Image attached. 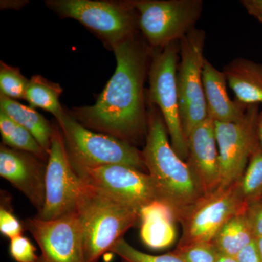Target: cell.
I'll list each match as a JSON object with an SVG mask.
<instances>
[{"instance_id":"obj_25","label":"cell","mask_w":262,"mask_h":262,"mask_svg":"<svg viewBox=\"0 0 262 262\" xmlns=\"http://www.w3.org/2000/svg\"><path fill=\"white\" fill-rule=\"evenodd\" d=\"M110 251L117 255L121 262H184L174 251L159 256L141 252L130 246L124 238L117 241Z\"/></svg>"},{"instance_id":"obj_33","label":"cell","mask_w":262,"mask_h":262,"mask_svg":"<svg viewBox=\"0 0 262 262\" xmlns=\"http://www.w3.org/2000/svg\"><path fill=\"white\" fill-rule=\"evenodd\" d=\"M257 134L260 145L262 146V111L258 114L257 120Z\"/></svg>"},{"instance_id":"obj_28","label":"cell","mask_w":262,"mask_h":262,"mask_svg":"<svg viewBox=\"0 0 262 262\" xmlns=\"http://www.w3.org/2000/svg\"><path fill=\"white\" fill-rule=\"evenodd\" d=\"M23 226L9 209L2 205L0 208V232L3 235L10 239L22 235Z\"/></svg>"},{"instance_id":"obj_5","label":"cell","mask_w":262,"mask_h":262,"mask_svg":"<svg viewBox=\"0 0 262 262\" xmlns=\"http://www.w3.org/2000/svg\"><path fill=\"white\" fill-rule=\"evenodd\" d=\"M46 4L60 18L80 22L110 50L139 32V15L130 1L48 0Z\"/></svg>"},{"instance_id":"obj_22","label":"cell","mask_w":262,"mask_h":262,"mask_svg":"<svg viewBox=\"0 0 262 262\" xmlns=\"http://www.w3.org/2000/svg\"><path fill=\"white\" fill-rule=\"evenodd\" d=\"M0 134L3 144L11 149L35 155L48 162L49 154L27 129L0 111Z\"/></svg>"},{"instance_id":"obj_35","label":"cell","mask_w":262,"mask_h":262,"mask_svg":"<svg viewBox=\"0 0 262 262\" xmlns=\"http://www.w3.org/2000/svg\"><path fill=\"white\" fill-rule=\"evenodd\" d=\"M256 244L262 261V238L256 239Z\"/></svg>"},{"instance_id":"obj_11","label":"cell","mask_w":262,"mask_h":262,"mask_svg":"<svg viewBox=\"0 0 262 262\" xmlns=\"http://www.w3.org/2000/svg\"><path fill=\"white\" fill-rule=\"evenodd\" d=\"M258 104L248 105L238 121L215 123L221 169L220 187H227L242 177L250 158L259 144Z\"/></svg>"},{"instance_id":"obj_7","label":"cell","mask_w":262,"mask_h":262,"mask_svg":"<svg viewBox=\"0 0 262 262\" xmlns=\"http://www.w3.org/2000/svg\"><path fill=\"white\" fill-rule=\"evenodd\" d=\"M139 15L143 37L153 50L179 42L195 27L203 10L202 0H129Z\"/></svg>"},{"instance_id":"obj_24","label":"cell","mask_w":262,"mask_h":262,"mask_svg":"<svg viewBox=\"0 0 262 262\" xmlns=\"http://www.w3.org/2000/svg\"><path fill=\"white\" fill-rule=\"evenodd\" d=\"M29 80L16 67L0 62V93L12 99H25Z\"/></svg>"},{"instance_id":"obj_19","label":"cell","mask_w":262,"mask_h":262,"mask_svg":"<svg viewBox=\"0 0 262 262\" xmlns=\"http://www.w3.org/2000/svg\"><path fill=\"white\" fill-rule=\"evenodd\" d=\"M0 111L27 129L49 154L53 137V124L32 107L0 95Z\"/></svg>"},{"instance_id":"obj_6","label":"cell","mask_w":262,"mask_h":262,"mask_svg":"<svg viewBox=\"0 0 262 262\" xmlns=\"http://www.w3.org/2000/svg\"><path fill=\"white\" fill-rule=\"evenodd\" d=\"M180 58V41L170 43L162 49L153 50L150 63L148 106L159 108L166 125L170 144L184 161L189 155L188 139L183 130L179 106L177 69Z\"/></svg>"},{"instance_id":"obj_13","label":"cell","mask_w":262,"mask_h":262,"mask_svg":"<svg viewBox=\"0 0 262 262\" xmlns=\"http://www.w3.org/2000/svg\"><path fill=\"white\" fill-rule=\"evenodd\" d=\"M24 226L40 248L37 262H85L77 212L53 220L27 219Z\"/></svg>"},{"instance_id":"obj_21","label":"cell","mask_w":262,"mask_h":262,"mask_svg":"<svg viewBox=\"0 0 262 262\" xmlns=\"http://www.w3.org/2000/svg\"><path fill=\"white\" fill-rule=\"evenodd\" d=\"M62 93L63 89L59 84L51 82L41 75H34L29 80L26 100L32 107L49 112L57 120L65 113L59 100Z\"/></svg>"},{"instance_id":"obj_10","label":"cell","mask_w":262,"mask_h":262,"mask_svg":"<svg viewBox=\"0 0 262 262\" xmlns=\"http://www.w3.org/2000/svg\"><path fill=\"white\" fill-rule=\"evenodd\" d=\"M82 182L75 171L58 124H53V137L46 175V201L36 217L53 220L77 209Z\"/></svg>"},{"instance_id":"obj_15","label":"cell","mask_w":262,"mask_h":262,"mask_svg":"<svg viewBox=\"0 0 262 262\" xmlns=\"http://www.w3.org/2000/svg\"><path fill=\"white\" fill-rule=\"evenodd\" d=\"M187 163L199 183L203 194L221 186V169L215 135V123L208 117L188 136Z\"/></svg>"},{"instance_id":"obj_34","label":"cell","mask_w":262,"mask_h":262,"mask_svg":"<svg viewBox=\"0 0 262 262\" xmlns=\"http://www.w3.org/2000/svg\"><path fill=\"white\" fill-rule=\"evenodd\" d=\"M215 262H238L233 256H227V255L222 254L219 253L217 256L216 261Z\"/></svg>"},{"instance_id":"obj_2","label":"cell","mask_w":262,"mask_h":262,"mask_svg":"<svg viewBox=\"0 0 262 262\" xmlns=\"http://www.w3.org/2000/svg\"><path fill=\"white\" fill-rule=\"evenodd\" d=\"M168 135L159 108L149 105L143 158L158 201L169 207L178 222L181 215L204 194L187 162L174 151Z\"/></svg>"},{"instance_id":"obj_8","label":"cell","mask_w":262,"mask_h":262,"mask_svg":"<svg viewBox=\"0 0 262 262\" xmlns=\"http://www.w3.org/2000/svg\"><path fill=\"white\" fill-rule=\"evenodd\" d=\"M205 41L206 33L196 27L180 40L177 87L183 130L187 138L208 118L203 82Z\"/></svg>"},{"instance_id":"obj_20","label":"cell","mask_w":262,"mask_h":262,"mask_svg":"<svg viewBox=\"0 0 262 262\" xmlns=\"http://www.w3.org/2000/svg\"><path fill=\"white\" fill-rule=\"evenodd\" d=\"M254 241L256 239L244 211L229 220L219 231L212 243L219 253L236 257L241 251Z\"/></svg>"},{"instance_id":"obj_26","label":"cell","mask_w":262,"mask_h":262,"mask_svg":"<svg viewBox=\"0 0 262 262\" xmlns=\"http://www.w3.org/2000/svg\"><path fill=\"white\" fill-rule=\"evenodd\" d=\"M177 253L184 262H215L219 252L212 242L198 243L177 248Z\"/></svg>"},{"instance_id":"obj_3","label":"cell","mask_w":262,"mask_h":262,"mask_svg":"<svg viewBox=\"0 0 262 262\" xmlns=\"http://www.w3.org/2000/svg\"><path fill=\"white\" fill-rule=\"evenodd\" d=\"M76 212L82 226L85 262H98L140 221V212L84 182Z\"/></svg>"},{"instance_id":"obj_4","label":"cell","mask_w":262,"mask_h":262,"mask_svg":"<svg viewBox=\"0 0 262 262\" xmlns=\"http://www.w3.org/2000/svg\"><path fill=\"white\" fill-rule=\"evenodd\" d=\"M61 128L71 162L77 173L88 168L123 165L147 170L142 151L107 134L94 132L74 118L68 110L56 120Z\"/></svg>"},{"instance_id":"obj_16","label":"cell","mask_w":262,"mask_h":262,"mask_svg":"<svg viewBox=\"0 0 262 262\" xmlns=\"http://www.w3.org/2000/svg\"><path fill=\"white\" fill-rule=\"evenodd\" d=\"M203 82L208 117L214 122H232L244 117L248 105L231 100L225 74L207 59L203 66Z\"/></svg>"},{"instance_id":"obj_32","label":"cell","mask_w":262,"mask_h":262,"mask_svg":"<svg viewBox=\"0 0 262 262\" xmlns=\"http://www.w3.org/2000/svg\"><path fill=\"white\" fill-rule=\"evenodd\" d=\"M27 1H1V8L4 9H20L27 4Z\"/></svg>"},{"instance_id":"obj_18","label":"cell","mask_w":262,"mask_h":262,"mask_svg":"<svg viewBox=\"0 0 262 262\" xmlns=\"http://www.w3.org/2000/svg\"><path fill=\"white\" fill-rule=\"evenodd\" d=\"M227 84L237 101L246 105L262 103V64L237 58L224 67Z\"/></svg>"},{"instance_id":"obj_9","label":"cell","mask_w":262,"mask_h":262,"mask_svg":"<svg viewBox=\"0 0 262 262\" xmlns=\"http://www.w3.org/2000/svg\"><path fill=\"white\" fill-rule=\"evenodd\" d=\"M246 207L239 198L237 182L203 195L179 217L182 234L177 248L212 242L222 227Z\"/></svg>"},{"instance_id":"obj_31","label":"cell","mask_w":262,"mask_h":262,"mask_svg":"<svg viewBox=\"0 0 262 262\" xmlns=\"http://www.w3.org/2000/svg\"><path fill=\"white\" fill-rule=\"evenodd\" d=\"M241 3L248 14L262 23V0H242Z\"/></svg>"},{"instance_id":"obj_1","label":"cell","mask_w":262,"mask_h":262,"mask_svg":"<svg viewBox=\"0 0 262 262\" xmlns=\"http://www.w3.org/2000/svg\"><path fill=\"white\" fill-rule=\"evenodd\" d=\"M117 67L96 103L69 113L84 127L134 144L146 137L148 110L144 89L152 56L140 33L115 45Z\"/></svg>"},{"instance_id":"obj_12","label":"cell","mask_w":262,"mask_h":262,"mask_svg":"<svg viewBox=\"0 0 262 262\" xmlns=\"http://www.w3.org/2000/svg\"><path fill=\"white\" fill-rule=\"evenodd\" d=\"M81 180L139 212L158 201L149 173L123 165L88 168L77 173Z\"/></svg>"},{"instance_id":"obj_27","label":"cell","mask_w":262,"mask_h":262,"mask_svg":"<svg viewBox=\"0 0 262 262\" xmlns=\"http://www.w3.org/2000/svg\"><path fill=\"white\" fill-rule=\"evenodd\" d=\"M9 252L16 262H37L35 246L27 237L18 236L10 239Z\"/></svg>"},{"instance_id":"obj_23","label":"cell","mask_w":262,"mask_h":262,"mask_svg":"<svg viewBox=\"0 0 262 262\" xmlns=\"http://www.w3.org/2000/svg\"><path fill=\"white\" fill-rule=\"evenodd\" d=\"M241 201L248 206L262 199V146L253 151L242 177L237 181Z\"/></svg>"},{"instance_id":"obj_14","label":"cell","mask_w":262,"mask_h":262,"mask_svg":"<svg viewBox=\"0 0 262 262\" xmlns=\"http://www.w3.org/2000/svg\"><path fill=\"white\" fill-rule=\"evenodd\" d=\"M47 163L30 153L0 146V176L28 198L37 213L46 201Z\"/></svg>"},{"instance_id":"obj_17","label":"cell","mask_w":262,"mask_h":262,"mask_svg":"<svg viewBox=\"0 0 262 262\" xmlns=\"http://www.w3.org/2000/svg\"><path fill=\"white\" fill-rule=\"evenodd\" d=\"M140 235L142 242L153 250L170 247L177 239L173 212L166 205L155 201L140 211Z\"/></svg>"},{"instance_id":"obj_30","label":"cell","mask_w":262,"mask_h":262,"mask_svg":"<svg viewBox=\"0 0 262 262\" xmlns=\"http://www.w3.org/2000/svg\"><path fill=\"white\" fill-rule=\"evenodd\" d=\"M235 258L238 262H262L256 241L245 247Z\"/></svg>"},{"instance_id":"obj_29","label":"cell","mask_w":262,"mask_h":262,"mask_svg":"<svg viewBox=\"0 0 262 262\" xmlns=\"http://www.w3.org/2000/svg\"><path fill=\"white\" fill-rule=\"evenodd\" d=\"M246 214L255 239L262 238V199L248 204Z\"/></svg>"}]
</instances>
